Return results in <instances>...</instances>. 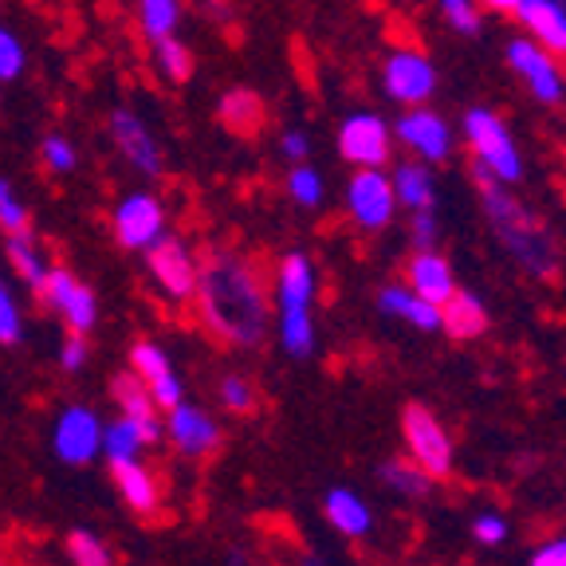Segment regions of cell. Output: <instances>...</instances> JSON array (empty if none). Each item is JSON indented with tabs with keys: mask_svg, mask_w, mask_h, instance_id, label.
Segmentation results:
<instances>
[{
	"mask_svg": "<svg viewBox=\"0 0 566 566\" xmlns=\"http://www.w3.org/2000/svg\"><path fill=\"white\" fill-rule=\"evenodd\" d=\"M193 303L212 338H221L240 350H252L268 338L272 307L260 272L232 252H209L197 260V292Z\"/></svg>",
	"mask_w": 566,
	"mask_h": 566,
	"instance_id": "1",
	"label": "cell"
},
{
	"mask_svg": "<svg viewBox=\"0 0 566 566\" xmlns=\"http://www.w3.org/2000/svg\"><path fill=\"white\" fill-rule=\"evenodd\" d=\"M472 177H476L480 197H484V212L488 221H492L495 237H500V244L512 252L515 264L527 275L551 280L558 272V244L547 224L539 221V212L527 209L520 197L507 193L512 186H500V181H492L488 174H476V169H472Z\"/></svg>",
	"mask_w": 566,
	"mask_h": 566,
	"instance_id": "2",
	"label": "cell"
},
{
	"mask_svg": "<svg viewBox=\"0 0 566 566\" xmlns=\"http://www.w3.org/2000/svg\"><path fill=\"white\" fill-rule=\"evenodd\" d=\"M315 268L303 252H287L275 268V323H280V343L292 358H307L315 350Z\"/></svg>",
	"mask_w": 566,
	"mask_h": 566,
	"instance_id": "3",
	"label": "cell"
},
{
	"mask_svg": "<svg viewBox=\"0 0 566 566\" xmlns=\"http://www.w3.org/2000/svg\"><path fill=\"white\" fill-rule=\"evenodd\" d=\"M460 134L469 142L472 161H476V174H488L500 186H515L523 177V154L515 134L507 130V123L495 115L492 106H472L460 118Z\"/></svg>",
	"mask_w": 566,
	"mask_h": 566,
	"instance_id": "4",
	"label": "cell"
},
{
	"mask_svg": "<svg viewBox=\"0 0 566 566\" xmlns=\"http://www.w3.org/2000/svg\"><path fill=\"white\" fill-rule=\"evenodd\" d=\"M338 158L358 169H386L394 158V126L378 111H354L338 126Z\"/></svg>",
	"mask_w": 566,
	"mask_h": 566,
	"instance_id": "5",
	"label": "cell"
},
{
	"mask_svg": "<svg viewBox=\"0 0 566 566\" xmlns=\"http://www.w3.org/2000/svg\"><path fill=\"white\" fill-rule=\"evenodd\" d=\"M394 126V142H401L417 161L424 166H441V161L452 158L457 150V134H452L449 118L437 115L433 106H406V115L398 118Z\"/></svg>",
	"mask_w": 566,
	"mask_h": 566,
	"instance_id": "6",
	"label": "cell"
},
{
	"mask_svg": "<svg viewBox=\"0 0 566 566\" xmlns=\"http://www.w3.org/2000/svg\"><path fill=\"white\" fill-rule=\"evenodd\" d=\"M381 91L389 103L421 106L437 95V63L421 48H398L381 63Z\"/></svg>",
	"mask_w": 566,
	"mask_h": 566,
	"instance_id": "7",
	"label": "cell"
},
{
	"mask_svg": "<svg viewBox=\"0 0 566 566\" xmlns=\"http://www.w3.org/2000/svg\"><path fill=\"white\" fill-rule=\"evenodd\" d=\"M507 67L515 71L523 80V87L531 91V95L539 98L543 106H558L566 98V80H563V67H558V60L547 52V48H539L531 35H515V40H507Z\"/></svg>",
	"mask_w": 566,
	"mask_h": 566,
	"instance_id": "8",
	"label": "cell"
},
{
	"mask_svg": "<svg viewBox=\"0 0 566 566\" xmlns=\"http://www.w3.org/2000/svg\"><path fill=\"white\" fill-rule=\"evenodd\" d=\"M401 437H406L409 460L429 476H449L452 469V441L444 433V424L433 417V409L406 406L401 413Z\"/></svg>",
	"mask_w": 566,
	"mask_h": 566,
	"instance_id": "9",
	"label": "cell"
},
{
	"mask_svg": "<svg viewBox=\"0 0 566 566\" xmlns=\"http://www.w3.org/2000/svg\"><path fill=\"white\" fill-rule=\"evenodd\" d=\"M346 212H350V221L366 232H381L394 224L398 197H394L386 169H358V174L346 181Z\"/></svg>",
	"mask_w": 566,
	"mask_h": 566,
	"instance_id": "10",
	"label": "cell"
},
{
	"mask_svg": "<svg viewBox=\"0 0 566 566\" xmlns=\"http://www.w3.org/2000/svg\"><path fill=\"white\" fill-rule=\"evenodd\" d=\"M146 268H150L154 283L169 295L174 303H189L197 292V260L186 248V240L161 232L150 248H146Z\"/></svg>",
	"mask_w": 566,
	"mask_h": 566,
	"instance_id": "11",
	"label": "cell"
},
{
	"mask_svg": "<svg viewBox=\"0 0 566 566\" xmlns=\"http://www.w3.org/2000/svg\"><path fill=\"white\" fill-rule=\"evenodd\" d=\"M52 449L63 464H91L103 452V417L91 406H67L52 424Z\"/></svg>",
	"mask_w": 566,
	"mask_h": 566,
	"instance_id": "12",
	"label": "cell"
},
{
	"mask_svg": "<svg viewBox=\"0 0 566 566\" xmlns=\"http://www.w3.org/2000/svg\"><path fill=\"white\" fill-rule=\"evenodd\" d=\"M166 232V209L158 197L150 193H130L118 201L115 209V237L130 252H146L154 240Z\"/></svg>",
	"mask_w": 566,
	"mask_h": 566,
	"instance_id": "13",
	"label": "cell"
},
{
	"mask_svg": "<svg viewBox=\"0 0 566 566\" xmlns=\"http://www.w3.org/2000/svg\"><path fill=\"white\" fill-rule=\"evenodd\" d=\"M166 437L186 457H212L224 441L221 424L212 421L201 406H189V401H177L174 409H166Z\"/></svg>",
	"mask_w": 566,
	"mask_h": 566,
	"instance_id": "14",
	"label": "cell"
},
{
	"mask_svg": "<svg viewBox=\"0 0 566 566\" xmlns=\"http://www.w3.org/2000/svg\"><path fill=\"white\" fill-rule=\"evenodd\" d=\"M111 138H115V146L123 150V158L130 161L134 169H142V174H150V177L161 174L158 142H154L150 126L142 123L134 111H126V106L111 111Z\"/></svg>",
	"mask_w": 566,
	"mask_h": 566,
	"instance_id": "15",
	"label": "cell"
},
{
	"mask_svg": "<svg viewBox=\"0 0 566 566\" xmlns=\"http://www.w3.org/2000/svg\"><path fill=\"white\" fill-rule=\"evenodd\" d=\"M523 24V32L551 55H566V9L563 0H520L512 12Z\"/></svg>",
	"mask_w": 566,
	"mask_h": 566,
	"instance_id": "16",
	"label": "cell"
},
{
	"mask_svg": "<svg viewBox=\"0 0 566 566\" xmlns=\"http://www.w3.org/2000/svg\"><path fill=\"white\" fill-rule=\"evenodd\" d=\"M111 480H115L123 504L138 515H154L161 504V488L154 480V472L142 464V457H123V460H106Z\"/></svg>",
	"mask_w": 566,
	"mask_h": 566,
	"instance_id": "17",
	"label": "cell"
},
{
	"mask_svg": "<svg viewBox=\"0 0 566 566\" xmlns=\"http://www.w3.org/2000/svg\"><path fill=\"white\" fill-rule=\"evenodd\" d=\"M406 283L421 295V300L437 303V307L457 292V275H452L449 260H444L437 248H424V252H413V256H409Z\"/></svg>",
	"mask_w": 566,
	"mask_h": 566,
	"instance_id": "18",
	"label": "cell"
},
{
	"mask_svg": "<svg viewBox=\"0 0 566 566\" xmlns=\"http://www.w3.org/2000/svg\"><path fill=\"white\" fill-rule=\"evenodd\" d=\"M378 311L381 315L401 318V323H409V327H417V331H441V307L421 300L409 283H389V287H381Z\"/></svg>",
	"mask_w": 566,
	"mask_h": 566,
	"instance_id": "19",
	"label": "cell"
},
{
	"mask_svg": "<svg viewBox=\"0 0 566 566\" xmlns=\"http://www.w3.org/2000/svg\"><path fill=\"white\" fill-rule=\"evenodd\" d=\"M323 515H327L331 527H335L338 535H346V539H363L374 527L370 504H366L358 492H350V488H331L327 500H323Z\"/></svg>",
	"mask_w": 566,
	"mask_h": 566,
	"instance_id": "20",
	"label": "cell"
},
{
	"mask_svg": "<svg viewBox=\"0 0 566 566\" xmlns=\"http://www.w3.org/2000/svg\"><path fill=\"white\" fill-rule=\"evenodd\" d=\"M389 186H394V197H398V209H433L437 205V181L433 169L424 161L409 158L401 166L389 169Z\"/></svg>",
	"mask_w": 566,
	"mask_h": 566,
	"instance_id": "21",
	"label": "cell"
},
{
	"mask_svg": "<svg viewBox=\"0 0 566 566\" xmlns=\"http://www.w3.org/2000/svg\"><path fill=\"white\" fill-rule=\"evenodd\" d=\"M217 118H221L224 130L237 134V138H252V134H260V126H264V98L252 87H232V91H224L221 103H217Z\"/></svg>",
	"mask_w": 566,
	"mask_h": 566,
	"instance_id": "22",
	"label": "cell"
},
{
	"mask_svg": "<svg viewBox=\"0 0 566 566\" xmlns=\"http://www.w3.org/2000/svg\"><path fill=\"white\" fill-rule=\"evenodd\" d=\"M161 441V424H142L134 417L118 413L111 424H103V457L123 460V457H142V449Z\"/></svg>",
	"mask_w": 566,
	"mask_h": 566,
	"instance_id": "23",
	"label": "cell"
},
{
	"mask_svg": "<svg viewBox=\"0 0 566 566\" xmlns=\"http://www.w3.org/2000/svg\"><path fill=\"white\" fill-rule=\"evenodd\" d=\"M441 327H444V335H452V338H476L488 331V307L480 303L476 292L457 287V292L441 303Z\"/></svg>",
	"mask_w": 566,
	"mask_h": 566,
	"instance_id": "24",
	"label": "cell"
},
{
	"mask_svg": "<svg viewBox=\"0 0 566 566\" xmlns=\"http://www.w3.org/2000/svg\"><path fill=\"white\" fill-rule=\"evenodd\" d=\"M111 398H115L123 417H134V421H142V424H161V409L154 406L150 389H146V381L134 370L111 378Z\"/></svg>",
	"mask_w": 566,
	"mask_h": 566,
	"instance_id": "25",
	"label": "cell"
},
{
	"mask_svg": "<svg viewBox=\"0 0 566 566\" xmlns=\"http://www.w3.org/2000/svg\"><path fill=\"white\" fill-rule=\"evenodd\" d=\"M154 60H158V71L166 75L169 83H186L189 75H193V67H197L193 52H189V48L181 44L174 32L161 35V40H154Z\"/></svg>",
	"mask_w": 566,
	"mask_h": 566,
	"instance_id": "26",
	"label": "cell"
},
{
	"mask_svg": "<svg viewBox=\"0 0 566 566\" xmlns=\"http://www.w3.org/2000/svg\"><path fill=\"white\" fill-rule=\"evenodd\" d=\"M4 252H9L12 272H17L28 287H35L40 275L48 272V264H44V256H40V248H35L32 232H9V248H4Z\"/></svg>",
	"mask_w": 566,
	"mask_h": 566,
	"instance_id": "27",
	"label": "cell"
},
{
	"mask_svg": "<svg viewBox=\"0 0 566 566\" xmlns=\"http://www.w3.org/2000/svg\"><path fill=\"white\" fill-rule=\"evenodd\" d=\"M55 315L67 323V331H75V335H91L98 323V300L95 292H91L87 283H75V292L67 295V303H63Z\"/></svg>",
	"mask_w": 566,
	"mask_h": 566,
	"instance_id": "28",
	"label": "cell"
},
{
	"mask_svg": "<svg viewBox=\"0 0 566 566\" xmlns=\"http://www.w3.org/2000/svg\"><path fill=\"white\" fill-rule=\"evenodd\" d=\"M381 480H386V488L406 495V500H421V495L429 492V484H433V476L417 469L413 460H386V464H381Z\"/></svg>",
	"mask_w": 566,
	"mask_h": 566,
	"instance_id": "29",
	"label": "cell"
},
{
	"mask_svg": "<svg viewBox=\"0 0 566 566\" xmlns=\"http://www.w3.org/2000/svg\"><path fill=\"white\" fill-rule=\"evenodd\" d=\"M67 558L75 566H115V551H111V543L98 539L95 531H87V527L67 531Z\"/></svg>",
	"mask_w": 566,
	"mask_h": 566,
	"instance_id": "30",
	"label": "cell"
},
{
	"mask_svg": "<svg viewBox=\"0 0 566 566\" xmlns=\"http://www.w3.org/2000/svg\"><path fill=\"white\" fill-rule=\"evenodd\" d=\"M323 193H327L323 174L311 169L307 161H300V166L287 174V197H292L300 209H318V205H323Z\"/></svg>",
	"mask_w": 566,
	"mask_h": 566,
	"instance_id": "31",
	"label": "cell"
},
{
	"mask_svg": "<svg viewBox=\"0 0 566 566\" xmlns=\"http://www.w3.org/2000/svg\"><path fill=\"white\" fill-rule=\"evenodd\" d=\"M138 17H142V32L150 35V40H161L181 20V4L177 0H138Z\"/></svg>",
	"mask_w": 566,
	"mask_h": 566,
	"instance_id": "32",
	"label": "cell"
},
{
	"mask_svg": "<svg viewBox=\"0 0 566 566\" xmlns=\"http://www.w3.org/2000/svg\"><path fill=\"white\" fill-rule=\"evenodd\" d=\"M130 370L138 374L146 386H150V381L174 374V363H169V354L161 350L158 343H134L130 346Z\"/></svg>",
	"mask_w": 566,
	"mask_h": 566,
	"instance_id": "33",
	"label": "cell"
},
{
	"mask_svg": "<svg viewBox=\"0 0 566 566\" xmlns=\"http://www.w3.org/2000/svg\"><path fill=\"white\" fill-rule=\"evenodd\" d=\"M221 406L229 409V413H237V417L252 413V409L260 406L256 386H252L244 374H224V378H221Z\"/></svg>",
	"mask_w": 566,
	"mask_h": 566,
	"instance_id": "34",
	"label": "cell"
},
{
	"mask_svg": "<svg viewBox=\"0 0 566 566\" xmlns=\"http://www.w3.org/2000/svg\"><path fill=\"white\" fill-rule=\"evenodd\" d=\"M75 275L67 272V268H48L44 275H40V283H35V295H40V303H44L48 311H60L63 303H67V295L75 292Z\"/></svg>",
	"mask_w": 566,
	"mask_h": 566,
	"instance_id": "35",
	"label": "cell"
},
{
	"mask_svg": "<svg viewBox=\"0 0 566 566\" xmlns=\"http://www.w3.org/2000/svg\"><path fill=\"white\" fill-rule=\"evenodd\" d=\"M20 343H24V315H20V303L9 292V283L0 280V346H20Z\"/></svg>",
	"mask_w": 566,
	"mask_h": 566,
	"instance_id": "36",
	"label": "cell"
},
{
	"mask_svg": "<svg viewBox=\"0 0 566 566\" xmlns=\"http://www.w3.org/2000/svg\"><path fill=\"white\" fill-rule=\"evenodd\" d=\"M437 4H441L444 24H449L452 32H460V35H480L484 20H480L476 0H437Z\"/></svg>",
	"mask_w": 566,
	"mask_h": 566,
	"instance_id": "37",
	"label": "cell"
},
{
	"mask_svg": "<svg viewBox=\"0 0 566 566\" xmlns=\"http://www.w3.org/2000/svg\"><path fill=\"white\" fill-rule=\"evenodd\" d=\"M0 229L4 232H28V209L20 205L17 189L0 177Z\"/></svg>",
	"mask_w": 566,
	"mask_h": 566,
	"instance_id": "38",
	"label": "cell"
},
{
	"mask_svg": "<svg viewBox=\"0 0 566 566\" xmlns=\"http://www.w3.org/2000/svg\"><path fill=\"white\" fill-rule=\"evenodd\" d=\"M40 158L52 174H67V169H75V146L63 134H48L44 146H40Z\"/></svg>",
	"mask_w": 566,
	"mask_h": 566,
	"instance_id": "39",
	"label": "cell"
},
{
	"mask_svg": "<svg viewBox=\"0 0 566 566\" xmlns=\"http://www.w3.org/2000/svg\"><path fill=\"white\" fill-rule=\"evenodd\" d=\"M20 71H24V48L9 28H0V83L20 80Z\"/></svg>",
	"mask_w": 566,
	"mask_h": 566,
	"instance_id": "40",
	"label": "cell"
},
{
	"mask_svg": "<svg viewBox=\"0 0 566 566\" xmlns=\"http://www.w3.org/2000/svg\"><path fill=\"white\" fill-rule=\"evenodd\" d=\"M409 240H413V252L437 248V217H433V209H413V221H409Z\"/></svg>",
	"mask_w": 566,
	"mask_h": 566,
	"instance_id": "41",
	"label": "cell"
},
{
	"mask_svg": "<svg viewBox=\"0 0 566 566\" xmlns=\"http://www.w3.org/2000/svg\"><path fill=\"white\" fill-rule=\"evenodd\" d=\"M150 398H154V406L166 413V409H174L177 401H186V386H181V378H177V370L174 374H166V378H158V381H150Z\"/></svg>",
	"mask_w": 566,
	"mask_h": 566,
	"instance_id": "42",
	"label": "cell"
},
{
	"mask_svg": "<svg viewBox=\"0 0 566 566\" xmlns=\"http://www.w3.org/2000/svg\"><path fill=\"white\" fill-rule=\"evenodd\" d=\"M472 535H476V543H484V547H500V543L507 539V520L504 515H476V523H472Z\"/></svg>",
	"mask_w": 566,
	"mask_h": 566,
	"instance_id": "43",
	"label": "cell"
},
{
	"mask_svg": "<svg viewBox=\"0 0 566 566\" xmlns=\"http://www.w3.org/2000/svg\"><path fill=\"white\" fill-rule=\"evenodd\" d=\"M60 366L67 374H80L83 366H87V335L67 331V338H63V346H60Z\"/></svg>",
	"mask_w": 566,
	"mask_h": 566,
	"instance_id": "44",
	"label": "cell"
},
{
	"mask_svg": "<svg viewBox=\"0 0 566 566\" xmlns=\"http://www.w3.org/2000/svg\"><path fill=\"white\" fill-rule=\"evenodd\" d=\"M280 150H283V158L295 161V166H300V161H307L311 158V138H307V130H287L280 138Z\"/></svg>",
	"mask_w": 566,
	"mask_h": 566,
	"instance_id": "45",
	"label": "cell"
},
{
	"mask_svg": "<svg viewBox=\"0 0 566 566\" xmlns=\"http://www.w3.org/2000/svg\"><path fill=\"white\" fill-rule=\"evenodd\" d=\"M531 566H566V535L563 539H551L547 547H539L531 555Z\"/></svg>",
	"mask_w": 566,
	"mask_h": 566,
	"instance_id": "46",
	"label": "cell"
},
{
	"mask_svg": "<svg viewBox=\"0 0 566 566\" xmlns=\"http://www.w3.org/2000/svg\"><path fill=\"white\" fill-rule=\"evenodd\" d=\"M205 4V12H209L212 20H229L232 12H229V0H201Z\"/></svg>",
	"mask_w": 566,
	"mask_h": 566,
	"instance_id": "47",
	"label": "cell"
},
{
	"mask_svg": "<svg viewBox=\"0 0 566 566\" xmlns=\"http://www.w3.org/2000/svg\"><path fill=\"white\" fill-rule=\"evenodd\" d=\"M480 4H484V9H492V12H515V4H520V0H480Z\"/></svg>",
	"mask_w": 566,
	"mask_h": 566,
	"instance_id": "48",
	"label": "cell"
},
{
	"mask_svg": "<svg viewBox=\"0 0 566 566\" xmlns=\"http://www.w3.org/2000/svg\"><path fill=\"white\" fill-rule=\"evenodd\" d=\"M0 566H9V555H4V543H0Z\"/></svg>",
	"mask_w": 566,
	"mask_h": 566,
	"instance_id": "49",
	"label": "cell"
},
{
	"mask_svg": "<svg viewBox=\"0 0 566 566\" xmlns=\"http://www.w3.org/2000/svg\"><path fill=\"white\" fill-rule=\"evenodd\" d=\"M307 566H318V563H307Z\"/></svg>",
	"mask_w": 566,
	"mask_h": 566,
	"instance_id": "50",
	"label": "cell"
},
{
	"mask_svg": "<svg viewBox=\"0 0 566 566\" xmlns=\"http://www.w3.org/2000/svg\"><path fill=\"white\" fill-rule=\"evenodd\" d=\"M563 9H566V0H563Z\"/></svg>",
	"mask_w": 566,
	"mask_h": 566,
	"instance_id": "51",
	"label": "cell"
}]
</instances>
